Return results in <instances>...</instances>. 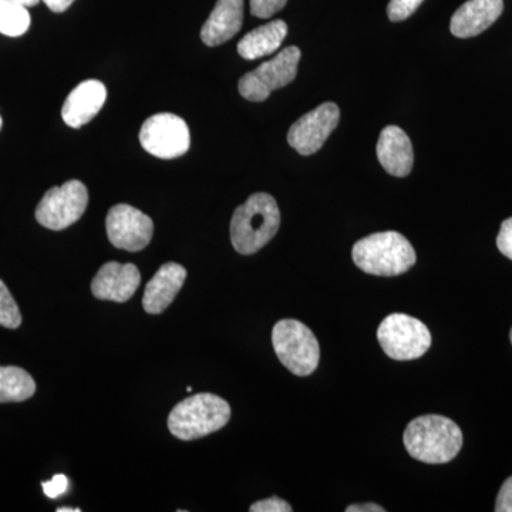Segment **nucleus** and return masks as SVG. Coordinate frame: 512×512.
<instances>
[{
	"instance_id": "1",
	"label": "nucleus",
	"mask_w": 512,
	"mask_h": 512,
	"mask_svg": "<svg viewBox=\"0 0 512 512\" xmlns=\"http://www.w3.org/2000/svg\"><path fill=\"white\" fill-rule=\"evenodd\" d=\"M407 453L426 464H446L463 447V433L453 420L437 414L417 417L404 431Z\"/></svg>"
},
{
	"instance_id": "2",
	"label": "nucleus",
	"mask_w": 512,
	"mask_h": 512,
	"mask_svg": "<svg viewBox=\"0 0 512 512\" xmlns=\"http://www.w3.org/2000/svg\"><path fill=\"white\" fill-rule=\"evenodd\" d=\"M279 225L281 212L275 198L256 192L232 215V247L241 255L256 254L275 237Z\"/></svg>"
},
{
	"instance_id": "3",
	"label": "nucleus",
	"mask_w": 512,
	"mask_h": 512,
	"mask_svg": "<svg viewBox=\"0 0 512 512\" xmlns=\"http://www.w3.org/2000/svg\"><path fill=\"white\" fill-rule=\"evenodd\" d=\"M357 268L369 275L399 276L416 264V251L399 232H377L360 239L352 249Z\"/></svg>"
},
{
	"instance_id": "4",
	"label": "nucleus",
	"mask_w": 512,
	"mask_h": 512,
	"mask_svg": "<svg viewBox=\"0 0 512 512\" xmlns=\"http://www.w3.org/2000/svg\"><path fill=\"white\" fill-rule=\"evenodd\" d=\"M231 407L222 397L200 393L188 397L171 410L168 429L177 439L191 441L210 436L227 426Z\"/></svg>"
},
{
	"instance_id": "5",
	"label": "nucleus",
	"mask_w": 512,
	"mask_h": 512,
	"mask_svg": "<svg viewBox=\"0 0 512 512\" xmlns=\"http://www.w3.org/2000/svg\"><path fill=\"white\" fill-rule=\"evenodd\" d=\"M272 345L282 365L296 376H309L318 369V339L308 326L293 319L279 320L272 330Z\"/></svg>"
},
{
	"instance_id": "6",
	"label": "nucleus",
	"mask_w": 512,
	"mask_h": 512,
	"mask_svg": "<svg viewBox=\"0 0 512 512\" xmlns=\"http://www.w3.org/2000/svg\"><path fill=\"white\" fill-rule=\"evenodd\" d=\"M377 340L390 359H420L431 346V333L421 320L392 313L380 323Z\"/></svg>"
},
{
	"instance_id": "7",
	"label": "nucleus",
	"mask_w": 512,
	"mask_h": 512,
	"mask_svg": "<svg viewBox=\"0 0 512 512\" xmlns=\"http://www.w3.org/2000/svg\"><path fill=\"white\" fill-rule=\"evenodd\" d=\"M301 50L289 46L268 62L241 77L238 83L239 94L245 100L261 103L275 90L288 86L296 79Z\"/></svg>"
},
{
	"instance_id": "8",
	"label": "nucleus",
	"mask_w": 512,
	"mask_h": 512,
	"mask_svg": "<svg viewBox=\"0 0 512 512\" xmlns=\"http://www.w3.org/2000/svg\"><path fill=\"white\" fill-rule=\"evenodd\" d=\"M89 205V191L79 180L53 187L36 208V220L42 227L62 231L82 218Z\"/></svg>"
},
{
	"instance_id": "9",
	"label": "nucleus",
	"mask_w": 512,
	"mask_h": 512,
	"mask_svg": "<svg viewBox=\"0 0 512 512\" xmlns=\"http://www.w3.org/2000/svg\"><path fill=\"white\" fill-rule=\"evenodd\" d=\"M140 143L151 156L173 160L190 150V128L175 114H156L144 121L140 130Z\"/></svg>"
},
{
	"instance_id": "10",
	"label": "nucleus",
	"mask_w": 512,
	"mask_h": 512,
	"mask_svg": "<svg viewBox=\"0 0 512 512\" xmlns=\"http://www.w3.org/2000/svg\"><path fill=\"white\" fill-rule=\"evenodd\" d=\"M106 229L111 244L128 252L143 251L154 234L153 220L127 204L111 208L106 218Z\"/></svg>"
},
{
	"instance_id": "11",
	"label": "nucleus",
	"mask_w": 512,
	"mask_h": 512,
	"mask_svg": "<svg viewBox=\"0 0 512 512\" xmlns=\"http://www.w3.org/2000/svg\"><path fill=\"white\" fill-rule=\"evenodd\" d=\"M340 110L335 103H323L289 128L288 143L301 156H312L338 127Z\"/></svg>"
},
{
	"instance_id": "12",
	"label": "nucleus",
	"mask_w": 512,
	"mask_h": 512,
	"mask_svg": "<svg viewBox=\"0 0 512 512\" xmlns=\"http://www.w3.org/2000/svg\"><path fill=\"white\" fill-rule=\"evenodd\" d=\"M141 275L136 265L107 262L92 282V292L100 301L123 303L130 301L140 286Z\"/></svg>"
},
{
	"instance_id": "13",
	"label": "nucleus",
	"mask_w": 512,
	"mask_h": 512,
	"mask_svg": "<svg viewBox=\"0 0 512 512\" xmlns=\"http://www.w3.org/2000/svg\"><path fill=\"white\" fill-rule=\"evenodd\" d=\"M504 0H467L454 12L450 30L458 39L481 35L500 18Z\"/></svg>"
},
{
	"instance_id": "14",
	"label": "nucleus",
	"mask_w": 512,
	"mask_h": 512,
	"mask_svg": "<svg viewBox=\"0 0 512 512\" xmlns=\"http://www.w3.org/2000/svg\"><path fill=\"white\" fill-rule=\"evenodd\" d=\"M106 99V86L99 80H86L80 83L64 101L62 109L64 123L72 128L83 127L99 114Z\"/></svg>"
},
{
	"instance_id": "15",
	"label": "nucleus",
	"mask_w": 512,
	"mask_h": 512,
	"mask_svg": "<svg viewBox=\"0 0 512 512\" xmlns=\"http://www.w3.org/2000/svg\"><path fill=\"white\" fill-rule=\"evenodd\" d=\"M377 158L387 174L407 177L413 170L414 154L409 136L397 126L384 127L377 141Z\"/></svg>"
},
{
	"instance_id": "16",
	"label": "nucleus",
	"mask_w": 512,
	"mask_h": 512,
	"mask_svg": "<svg viewBox=\"0 0 512 512\" xmlns=\"http://www.w3.org/2000/svg\"><path fill=\"white\" fill-rule=\"evenodd\" d=\"M187 279V269L183 265L168 262L158 269L157 274L150 279L143 296V308L151 315H160L183 288Z\"/></svg>"
},
{
	"instance_id": "17",
	"label": "nucleus",
	"mask_w": 512,
	"mask_h": 512,
	"mask_svg": "<svg viewBox=\"0 0 512 512\" xmlns=\"http://www.w3.org/2000/svg\"><path fill=\"white\" fill-rule=\"evenodd\" d=\"M244 22V0H218L201 29L204 45L215 47L237 35Z\"/></svg>"
},
{
	"instance_id": "18",
	"label": "nucleus",
	"mask_w": 512,
	"mask_h": 512,
	"mask_svg": "<svg viewBox=\"0 0 512 512\" xmlns=\"http://www.w3.org/2000/svg\"><path fill=\"white\" fill-rule=\"evenodd\" d=\"M288 35V25L284 20H272L259 26L242 37L238 43V55L245 60H256L272 55L284 43Z\"/></svg>"
},
{
	"instance_id": "19",
	"label": "nucleus",
	"mask_w": 512,
	"mask_h": 512,
	"mask_svg": "<svg viewBox=\"0 0 512 512\" xmlns=\"http://www.w3.org/2000/svg\"><path fill=\"white\" fill-rule=\"evenodd\" d=\"M36 392V383L26 370L0 366V403H19Z\"/></svg>"
},
{
	"instance_id": "20",
	"label": "nucleus",
	"mask_w": 512,
	"mask_h": 512,
	"mask_svg": "<svg viewBox=\"0 0 512 512\" xmlns=\"http://www.w3.org/2000/svg\"><path fill=\"white\" fill-rule=\"evenodd\" d=\"M32 18L28 8L12 2V0H0V33L9 37L25 35L30 28Z\"/></svg>"
},
{
	"instance_id": "21",
	"label": "nucleus",
	"mask_w": 512,
	"mask_h": 512,
	"mask_svg": "<svg viewBox=\"0 0 512 512\" xmlns=\"http://www.w3.org/2000/svg\"><path fill=\"white\" fill-rule=\"evenodd\" d=\"M22 325L18 303L10 295L8 286L0 279V326L8 329H18Z\"/></svg>"
},
{
	"instance_id": "22",
	"label": "nucleus",
	"mask_w": 512,
	"mask_h": 512,
	"mask_svg": "<svg viewBox=\"0 0 512 512\" xmlns=\"http://www.w3.org/2000/svg\"><path fill=\"white\" fill-rule=\"evenodd\" d=\"M424 0H390L387 5V16L392 22H403L420 8Z\"/></svg>"
},
{
	"instance_id": "23",
	"label": "nucleus",
	"mask_w": 512,
	"mask_h": 512,
	"mask_svg": "<svg viewBox=\"0 0 512 512\" xmlns=\"http://www.w3.org/2000/svg\"><path fill=\"white\" fill-rule=\"evenodd\" d=\"M251 13L255 18L269 19L285 8L288 0H249Z\"/></svg>"
},
{
	"instance_id": "24",
	"label": "nucleus",
	"mask_w": 512,
	"mask_h": 512,
	"mask_svg": "<svg viewBox=\"0 0 512 512\" xmlns=\"http://www.w3.org/2000/svg\"><path fill=\"white\" fill-rule=\"evenodd\" d=\"M251 512H291L292 507L286 501L278 497H271L268 500L258 501L249 507Z\"/></svg>"
},
{
	"instance_id": "25",
	"label": "nucleus",
	"mask_w": 512,
	"mask_h": 512,
	"mask_svg": "<svg viewBox=\"0 0 512 512\" xmlns=\"http://www.w3.org/2000/svg\"><path fill=\"white\" fill-rule=\"evenodd\" d=\"M497 248L504 256L512 261V217L501 224L497 237Z\"/></svg>"
},
{
	"instance_id": "26",
	"label": "nucleus",
	"mask_w": 512,
	"mask_h": 512,
	"mask_svg": "<svg viewBox=\"0 0 512 512\" xmlns=\"http://www.w3.org/2000/svg\"><path fill=\"white\" fill-rule=\"evenodd\" d=\"M43 491L49 498H59L60 495L67 493L69 490V478L64 474H57L50 481L42 483Z\"/></svg>"
},
{
	"instance_id": "27",
	"label": "nucleus",
	"mask_w": 512,
	"mask_h": 512,
	"mask_svg": "<svg viewBox=\"0 0 512 512\" xmlns=\"http://www.w3.org/2000/svg\"><path fill=\"white\" fill-rule=\"evenodd\" d=\"M495 511L512 512V477L505 480L503 487H501L497 503H495Z\"/></svg>"
},
{
	"instance_id": "28",
	"label": "nucleus",
	"mask_w": 512,
	"mask_h": 512,
	"mask_svg": "<svg viewBox=\"0 0 512 512\" xmlns=\"http://www.w3.org/2000/svg\"><path fill=\"white\" fill-rule=\"evenodd\" d=\"M43 2L52 12L63 13L73 5L74 0H43Z\"/></svg>"
},
{
	"instance_id": "29",
	"label": "nucleus",
	"mask_w": 512,
	"mask_h": 512,
	"mask_svg": "<svg viewBox=\"0 0 512 512\" xmlns=\"http://www.w3.org/2000/svg\"><path fill=\"white\" fill-rule=\"evenodd\" d=\"M346 512H384V508L377 504L367 503L350 505V507L346 508Z\"/></svg>"
},
{
	"instance_id": "30",
	"label": "nucleus",
	"mask_w": 512,
	"mask_h": 512,
	"mask_svg": "<svg viewBox=\"0 0 512 512\" xmlns=\"http://www.w3.org/2000/svg\"><path fill=\"white\" fill-rule=\"evenodd\" d=\"M12 2L18 3V5L23 6V8H33L36 6L40 0H12Z\"/></svg>"
},
{
	"instance_id": "31",
	"label": "nucleus",
	"mask_w": 512,
	"mask_h": 512,
	"mask_svg": "<svg viewBox=\"0 0 512 512\" xmlns=\"http://www.w3.org/2000/svg\"><path fill=\"white\" fill-rule=\"evenodd\" d=\"M80 508L60 507L57 508V512H80Z\"/></svg>"
},
{
	"instance_id": "32",
	"label": "nucleus",
	"mask_w": 512,
	"mask_h": 512,
	"mask_svg": "<svg viewBox=\"0 0 512 512\" xmlns=\"http://www.w3.org/2000/svg\"><path fill=\"white\" fill-rule=\"evenodd\" d=\"M0 128H2V117H0Z\"/></svg>"
},
{
	"instance_id": "33",
	"label": "nucleus",
	"mask_w": 512,
	"mask_h": 512,
	"mask_svg": "<svg viewBox=\"0 0 512 512\" xmlns=\"http://www.w3.org/2000/svg\"><path fill=\"white\" fill-rule=\"evenodd\" d=\"M510 339H511V343H512V329H511V333H510Z\"/></svg>"
}]
</instances>
